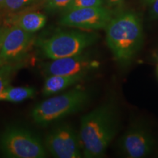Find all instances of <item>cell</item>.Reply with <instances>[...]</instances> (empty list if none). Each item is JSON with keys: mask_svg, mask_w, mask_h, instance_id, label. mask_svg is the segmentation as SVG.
<instances>
[{"mask_svg": "<svg viewBox=\"0 0 158 158\" xmlns=\"http://www.w3.org/2000/svg\"><path fill=\"white\" fill-rule=\"evenodd\" d=\"M98 35L94 33L71 31H60L40 43L47 58L56 59L82 54L85 49L96 43Z\"/></svg>", "mask_w": 158, "mask_h": 158, "instance_id": "4", "label": "cell"}, {"mask_svg": "<svg viewBox=\"0 0 158 158\" xmlns=\"http://www.w3.org/2000/svg\"><path fill=\"white\" fill-rule=\"evenodd\" d=\"M155 147L152 134L145 126L135 124L122 135L119 149L125 157L143 158L149 156Z\"/></svg>", "mask_w": 158, "mask_h": 158, "instance_id": "8", "label": "cell"}, {"mask_svg": "<svg viewBox=\"0 0 158 158\" xmlns=\"http://www.w3.org/2000/svg\"><path fill=\"white\" fill-rule=\"evenodd\" d=\"M123 1L124 0H107V2L108 3V5L110 6H114L122 3Z\"/></svg>", "mask_w": 158, "mask_h": 158, "instance_id": "19", "label": "cell"}, {"mask_svg": "<svg viewBox=\"0 0 158 158\" xmlns=\"http://www.w3.org/2000/svg\"><path fill=\"white\" fill-rule=\"evenodd\" d=\"M72 0H45V7L47 10L53 12L64 10Z\"/></svg>", "mask_w": 158, "mask_h": 158, "instance_id": "17", "label": "cell"}, {"mask_svg": "<svg viewBox=\"0 0 158 158\" xmlns=\"http://www.w3.org/2000/svg\"><path fill=\"white\" fill-rule=\"evenodd\" d=\"M34 1L35 0H4L0 7L11 11L17 10Z\"/></svg>", "mask_w": 158, "mask_h": 158, "instance_id": "16", "label": "cell"}, {"mask_svg": "<svg viewBox=\"0 0 158 158\" xmlns=\"http://www.w3.org/2000/svg\"><path fill=\"white\" fill-rule=\"evenodd\" d=\"M157 71H158V67H157Z\"/></svg>", "mask_w": 158, "mask_h": 158, "instance_id": "25", "label": "cell"}, {"mask_svg": "<svg viewBox=\"0 0 158 158\" xmlns=\"http://www.w3.org/2000/svg\"><path fill=\"white\" fill-rule=\"evenodd\" d=\"M117 127V110L111 103L98 106L83 116L78 133L83 156L102 157L115 137Z\"/></svg>", "mask_w": 158, "mask_h": 158, "instance_id": "1", "label": "cell"}, {"mask_svg": "<svg viewBox=\"0 0 158 158\" xmlns=\"http://www.w3.org/2000/svg\"><path fill=\"white\" fill-rule=\"evenodd\" d=\"M3 2H4V0H0V6H1L2 4L3 3Z\"/></svg>", "mask_w": 158, "mask_h": 158, "instance_id": "23", "label": "cell"}, {"mask_svg": "<svg viewBox=\"0 0 158 158\" xmlns=\"http://www.w3.org/2000/svg\"><path fill=\"white\" fill-rule=\"evenodd\" d=\"M106 42L114 59L122 65L133 61L143 43L140 18L133 12H124L112 18L106 28Z\"/></svg>", "mask_w": 158, "mask_h": 158, "instance_id": "2", "label": "cell"}, {"mask_svg": "<svg viewBox=\"0 0 158 158\" xmlns=\"http://www.w3.org/2000/svg\"><path fill=\"white\" fill-rule=\"evenodd\" d=\"M99 65L98 61L82 53L76 56L52 59L45 65L44 71L47 76L86 75L89 71L98 68Z\"/></svg>", "mask_w": 158, "mask_h": 158, "instance_id": "10", "label": "cell"}, {"mask_svg": "<svg viewBox=\"0 0 158 158\" xmlns=\"http://www.w3.org/2000/svg\"><path fill=\"white\" fill-rule=\"evenodd\" d=\"M112 18L111 11L98 6L66 12L61 18L60 23L83 30H98L106 29Z\"/></svg>", "mask_w": 158, "mask_h": 158, "instance_id": "7", "label": "cell"}, {"mask_svg": "<svg viewBox=\"0 0 158 158\" xmlns=\"http://www.w3.org/2000/svg\"><path fill=\"white\" fill-rule=\"evenodd\" d=\"M90 92L77 87L65 93L49 98L35 106L31 116L37 124H47L78 111L88 103Z\"/></svg>", "mask_w": 158, "mask_h": 158, "instance_id": "3", "label": "cell"}, {"mask_svg": "<svg viewBox=\"0 0 158 158\" xmlns=\"http://www.w3.org/2000/svg\"><path fill=\"white\" fill-rule=\"evenodd\" d=\"M149 15L151 19L158 20V0H154L149 5Z\"/></svg>", "mask_w": 158, "mask_h": 158, "instance_id": "18", "label": "cell"}, {"mask_svg": "<svg viewBox=\"0 0 158 158\" xmlns=\"http://www.w3.org/2000/svg\"><path fill=\"white\" fill-rule=\"evenodd\" d=\"M15 25L19 26L29 33L36 32L44 27L46 23V16L38 12H29L18 18Z\"/></svg>", "mask_w": 158, "mask_h": 158, "instance_id": "12", "label": "cell"}, {"mask_svg": "<svg viewBox=\"0 0 158 158\" xmlns=\"http://www.w3.org/2000/svg\"><path fill=\"white\" fill-rule=\"evenodd\" d=\"M152 58H153L154 60L158 62V47H157V48H155V50H154L153 53H152Z\"/></svg>", "mask_w": 158, "mask_h": 158, "instance_id": "21", "label": "cell"}, {"mask_svg": "<svg viewBox=\"0 0 158 158\" xmlns=\"http://www.w3.org/2000/svg\"><path fill=\"white\" fill-rule=\"evenodd\" d=\"M102 5V0H72L68 7L64 10V13L77 9L91 7H98Z\"/></svg>", "mask_w": 158, "mask_h": 158, "instance_id": "15", "label": "cell"}, {"mask_svg": "<svg viewBox=\"0 0 158 158\" xmlns=\"http://www.w3.org/2000/svg\"><path fill=\"white\" fill-rule=\"evenodd\" d=\"M45 147L57 158H80L83 155L78 135L66 124L56 127L48 134Z\"/></svg>", "mask_w": 158, "mask_h": 158, "instance_id": "6", "label": "cell"}, {"mask_svg": "<svg viewBox=\"0 0 158 158\" xmlns=\"http://www.w3.org/2000/svg\"><path fill=\"white\" fill-rule=\"evenodd\" d=\"M32 37V33L23 30L17 25L5 28L0 49L2 62H11L23 56L29 49Z\"/></svg>", "mask_w": 158, "mask_h": 158, "instance_id": "9", "label": "cell"}, {"mask_svg": "<svg viewBox=\"0 0 158 158\" xmlns=\"http://www.w3.org/2000/svg\"><path fill=\"white\" fill-rule=\"evenodd\" d=\"M143 1H144V2H145L146 4H147V5H149L150 4H151L152 2L154 1V0H143Z\"/></svg>", "mask_w": 158, "mask_h": 158, "instance_id": "22", "label": "cell"}, {"mask_svg": "<svg viewBox=\"0 0 158 158\" xmlns=\"http://www.w3.org/2000/svg\"><path fill=\"white\" fill-rule=\"evenodd\" d=\"M21 64L17 63H4L0 66V94L9 86L12 78Z\"/></svg>", "mask_w": 158, "mask_h": 158, "instance_id": "14", "label": "cell"}, {"mask_svg": "<svg viewBox=\"0 0 158 158\" xmlns=\"http://www.w3.org/2000/svg\"><path fill=\"white\" fill-rule=\"evenodd\" d=\"M86 75H74V76H48L45 79L43 87V94L45 96H50L59 93L73 85L80 82Z\"/></svg>", "mask_w": 158, "mask_h": 158, "instance_id": "11", "label": "cell"}, {"mask_svg": "<svg viewBox=\"0 0 158 158\" xmlns=\"http://www.w3.org/2000/svg\"><path fill=\"white\" fill-rule=\"evenodd\" d=\"M5 28H2L0 29V49H1V45H2V38H3V35H4V31H5ZM4 64L2 61L1 57H0V66L2 64Z\"/></svg>", "mask_w": 158, "mask_h": 158, "instance_id": "20", "label": "cell"}, {"mask_svg": "<svg viewBox=\"0 0 158 158\" xmlns=\"http://www.w3.org/2000/svg\"><path fill=\"white\" fill-rule=\"evenodd\" d=\"M36 94V89L30 86H7L0 94V101L20 102L32 98Z\"/></svg>", "mask_w": 158, "mask_h": 158, "instance_id": "13", "label": "cell"}, {"mask_svg": "<svg viewBox=\"0 0 158 158\" xmlns=\"http://www.w3.org/2000/svg\"><path fill=\"white\" fill-rule=\"evenodd\" d=\"M0 149L10 158L46 157L44 146L38 137L24 128L9 127L0 135Z\"/></svg>", "mask_w": 158, "mask_h": 158, "instance_id": "5", "label": "cell"}, {"mask_svg": "<svg viewBox=\"0 0 158 158\" xmlns=\"http://www.w3.org/2000/svg\"><path fill=\"white\" fill-rule=\"evenodd\" d=\"M0 24H1V19H0Z\"/></svg>", "mask_w": 158, "mask_h": 158, "instance_id": "24", "label": "cell"}]
</instances>
